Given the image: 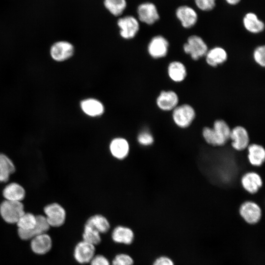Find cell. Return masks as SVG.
Returning <instances> with one entry per match:
<instances>
[{
  "mask_svg": "<svg viewBox=\"0 0 265 265\" xmlns=\"http://www.w3.org/2000/svg\"><path fill=\"white\" fill-rule=\"evenodd\" d=\"M194 3L198 9L202 11H210L216 5V0H194Z\"/></svg>",
  "mask_w": 265,
  "mask_h": 265,
  "instance_id": "cell-32",
  "label": "cell"
},
{
  "mask_svg": "<svg viewBox=\"0 0 265 265\" xmlns=\"http://www.w3.org/2000/svg\"><path fill=\"white\" fill-rule=\"evenodd\" d=\"M81 110L86 115L91 117L101 116L105 111L103 104L95 98H87L83 100L80 103Z\"/></svg>",
  "mask_w": 265,
  "mask_h": 265,
  "instance_id": "cell-18",
  "label": "cell"
},
{
  "mask_svg": "<svg viewBox=\"0 0 265 265\" xmlns=\"http://www.w3.org/2000/svg\"><path fill=\"white\" fill-rule=\"evenodd\" d=\"M50 228V226L44 215H36V224L31 231L32 238L37 235L47 233Z\"/></svg>",
  "mask_w": 265,
  "mask_h": 265,
  "instance_id": "cell-30",
  "label": "cell"
},
{
  "mask_svg": "<svg viewBox=\"0 0 265 265\" xmlns=\"http://www.w3.org/2000/svg\"><path fill=\"white\" fill-rule=\"evenodd\" d=\"M241 184L245 190L250 194L258 192L263 185L260 175L257 172L250 171L245 173L241 178Z\"/></svg>",
  "mask_w": 265,
  "mask_h": 265,
  "instance_id": "cell-16",
  "label": "cell"
},
{
  "mask_svg": "<svg viewBox=\"0 0 265 265\" xmlns=\"http://www.w3.org/2000/svg\"><path fill=\"white\" fill-rule=\"evenodd\" d=\"M111 238L116 243L129 245L133 240L134 233L130 228L119 225L113 229Z\"/></svg>",
  "mask_w": 265,
  "mask_h": 265,
  "instance_id": "cell-24",
  "label": "cell"
},
{
  "mask_svg": "<svg viewBox=\"0 0 265 265\" xmlns=\"http://www.w3.org/2000/svg\"><path fill=\"white\" fill-rule=\"evenodd\" d=\"M239 213L246 223L252 225L257 223L262 217L260 207L257 203L252 201H246L242 203L239 208Z\"/></svg>",
  "mask_w": 265,
  "mask_h": 265,
  "instance_id": "cell-6",
  "label": "cell"
},
{
  "mask_svg": "<svg viewBox=\"0 0 265 265\" xmlns=\"http://www.w3.org/2000/svg\"><path fill=\"white\" fill-rule=\"evenodd\" d=\"M138 18L141 22L151 25L159 19V14L156 5L151 2L139 4L137 8Z\"/></svg>",
  "mask_w": 265,
  "mask_h": 265,
  "instance_id": "cell-11",
  "label": "cell"
},
{
  "mask_svg": "<svg viewBox=\"0 0 265 265\" xmlns=\"http://www.w3.org/2000/svg\"><path fill=\"white\" fill-rule=\"evenodd\" d=\"M36 222V216L29 212H24L16 223L18 227V233L23 240L32 238L31 231L34 228Z\"/></svg>",
  "mask_w": 265,
  "mask_h": 265,
  "instance_id": "cell-10",
  "label": "cell"
},
{
  "mask_svg": "<svg viewBox=\"0 0 265 265\" xmlns=\"http://www.w3.org/2000/svg\"><path fill=\"white\" fill-rule=\"evenodd\" d=\"M24 212L22 202L5 200L0 205V214L4 221L9 224L16 223Z\"/></svg>",
  "mask_w": 265,
  "mask_h": 265,
  "instance_id": "cell-1",
  "label": "cell"
},
{
  "mask_svg": "<svg viewBox=\"0 0 265 265\" xmlns=\"http://www.w3.org/2000/svg\"><path fill=\"white\" fill-rule=\"evenodd\" d=\"M253 59L261 67L265 65V47L264 45L257 47L253 52Z\"/></svg>",
  "mask_w": 265,
  "mask_h": 265,
  "instance_id": "cell-31",
  "label": "cell"
},
{
  "mask_svg": "<svg viewBox=\"0 0 265 265\" xmlns=\"http://www.w3.org/2000/svg\"><path fill=\"white\" fill-rule=\"evenodd\" d=\"M85 223L92 226L100 234L106 233L110 227L108 219L104 215L99 214L90 216Z\"/></svg>",
  "mask_w": 265,
  "mask_h": 265,
  "instance_id": "cell-27",
  "label": "cell"
},
{
  "mask_svg": "<svg viewBox=\"0 0 265 265\" xmlns=\"http://www.w3.org/2000/svg\"><path fill=\"white\" fill-rule=\"evenodd\" d=\"M31 240L30 247L32 251L38 255L48 253L52 246V240L47 233L34 237Z\"/></svg>",
  "mask_w": 265,
  "mask_h": 265,
  "instance_id": "cell-19",
  "label": "cell"
},
{
  "mask_svg": "<svg viewBox=\"0 0 265 265\" xmlns=\"http://www.w3.org/2000/svg\"><path fill=\"white\" fill-rule=\"evenodd\" d=\"M95 246L82 240L76 245L74 257L76 261L80 264L89 263L95 255Z\"/></svg>",
  "mask_w": 265,
  "mask_h": 265,
  "instance_id": "cell-13",
  "label": "cell"
},
{
  "mask_svg": "<svg viewBox=\"0 0 265 265\" xmlns=\"http://www.w3.org/2000/svg\"><path fill=\"white\" fill-rule=\"evenodd\" d=\"M179 99L174 91H162L158 96L156 104L158 107L163 111L173 110L178 105Z\"/></svg>",
  "mask_w": 265,
  "mask_h": 265,
  "instance_id": "cell-15",
  "label": "cell"
},
{
  "mask_svg": "<svg viewBox=\"0 0 265 265\" xmlns=\"http://www.w3.org/2000/svg\"><path fill=\"white\" fill-rule=\"evenodd\" d=\"M212 128L216 141V146L225 145L230 139L231 129L229 126L223 120L218 119L214 121Z\"/></svg>",
  "mask_w": 265,
  "mask_h": 265,
  "instance_id": "cell-17",
  "label": "cell"
},
{
  "mask_svg": "<svg viewBox=\"0 0 265 265\" xmlns=\"http://www.w3.org/2000/svg\"><path fill=\"white\" fill-rule=\"evenodd\" d=\"M175 16L185 28H190L197 23L198 15L196 10L187 5L178 6L175 11Z\"/></svg>",
  "mask_w": 265,
  "mask_h": 265,
  "instance_id": "cell-8",
  "label": "cell"
},
{
  "mask_svg": "<svg viewBox=\"0 0 265 265\" xmlns=\"http://www.w3.org/2000/svg\"><path fill=\"white\" fill-rule=\"evenodd\" d=\"M137 140L139 144L144 146L151 145L154 142L153 135L148 131L140 132L137 136Z\"/></svg>",
  "mask_w": 265,
  "mask_h": 265,
  "instance_id": "cell-34",
  "label": "cell"
},
{
  "mask_svg": "<svg viewBox=\"0 0 265 265\" xmlns=\"http://www.w3.org/2000/svg\"><path fill=\"white\" fill-rule=\"evenodd\" d=\"M133 260L130 255L121 253L116 255L111 265H133Z\"/></svg>",
  "mask_w": 265,
  "mask_h": 265,
  "instance_id": "cell-33",
  "label": "cell"
},
{
  "mask_svg": "<svg viewBox=\"0 0 265 265\" xmlns=\"http://www.w3.org/2000/svg\"><path fill=\"white\" fill-rule=\"evenodd\" d=\"M2 195L5 200L22 202L26 196L24 187L16 183H11L6 185L2 191Z\"/></svg>",
  "mask_w": 265,
  "mask_h": 265,
  "instance_id": "cell-22",
  "label": "cell"
},
{
  "mask_svg": "<svg viewBox=\"0 0 265 265\" xmlns=\"http://www.w3.org/2000/svg\"><path fill=\"white\" fill-rule=\"evenodd\" d=\"M15 171L12 161L5 155L0 153V183H6Z\"/></svg>",
  "mask_w": 265,
  "mask_h": 265,
  "instance_id": "cell-26",
  "label": "cell"
},
{
  "mask_svg": "<svg viewBox=\"0 0 265 265\" xmlns=\"http://www.w3.org/2000/svg\"><path fill=\"white\" fill-rule=\"evenodd\" d=\"M184 52L190 55L194 60H197L205 55L208 48L207 44L202 37L198 35H192L187 39L183 45Z\"/></svg>",
  "mask_w": 265,
  "mask_h": 265,
  "instance_id": "cell-3",
  "label": "cell"
},
{
  "mask_svg": "<svg viewBox=\"0 0 265 265\" xmlns=\"http://www.w3.org/2000/svg\"><path fill=\"white\" fill-rule=\"evenodd\" d=\"M247 159L251 165L258 167L261 166L265 160V149L260 144L252 143L247 148Z\"/></svg>",
  "mask_w": 265,
  "mask_h": 265,
  "instance_id": "cell-21",
  "label": "cell"
},
{
  "mask_svg": "<svg viewBox=\"0 0 265 265\" xmlns=\"http://www.w3.org/2000/svg\"><path fill=\"white\" fill-rule=\"evenodd\" d=\"M232 148L238 151L247 149L249 145V135L246 129L241 126H237L231 130L230 139Z\"/></svg>",
  "mask_w": 265,
  "mask_h": 265,
  "instance_id": "cell-9",
  "label": "cell"
},
{
  "mask_svg": "<svg viewBox=\"0 0 265 265\" xmlns=\"http://www.w3.org/2000/svg\"><path fill=\"white\" fill-rule=\"evenodd\" d=\"M195 116L194 108L188 104L178 105L172 110L173 121L176 126L181 128L188 127L194 121Z\"/></svg>",
  "mask_w": 265,
  "mask_h": 265,
  "instance_id": "cell-2",
  "label": "cell"
},
{
  "mask_svg": "<svg viewBox=\"0 0 265 265\" xmlns=\"http://www.w3.org/2000/svg\"><path fill=\"white\" fill-rule=\"evenodd\" d=\"M120 36L125 39H131L135 36L139 30L138 20L131 15L121 17L117 21Z\"/></svg>",
  "mask_w": 265,
  "mask_h": 265,
  "instance_id": "cell-7",
  "label": "cell"
},
{
  "mask_svg": "<svg viewBox=\"0 0 265 265\" xmlns=\"http://www.w3.org/2000/svg\"><path fill=\"white\" fill-rule=\"evenodd\" d=\"M74 53L72 44L65 40H59L53 43L50 49L52 58L57 62L65 61L71 57Z\"/></svg>",
  "mask_w": 265,
  "mask_h": 265,
  "instance_id": "cell-5",
  "label": "cell"
},
{
  "mask_svg": "<svg viewBox=\"0 0 265 265\" xmlns=\"http://www.w3.org/2000/svg\"><path fill=\"white\" fill-rule=\"evenodd\" d=\"M242 24L247 31L253 34L260 33L265 29L264 22L253 12H247L244 15L242 19Z\"/></svg>",
  "mask_w": 265,
  "mask_h": 265,
  "instance_id": "cell-20",
  "label": "cell"
},
{
  "mask_svg": "<svg viewBox=\"0 0 265 265\" xmlns=\"http://www.w3.org/2000/svg\"><path fill=\"white\" fill-rule=\"evenodd\" d=\"M105 8L113 15H121L126 8V0H104Z\"/></svg>",
  "mask_w": 265,
  "mask_h": 265,
  "instance_id": "cell-28",
  "label": "cell"
},
{
  "mask_svg": "<svg viewBox=\"0 0 265 265\" xmlns=\"http://www.w3.org/2000/svg\"><path fill=\"white\" fill-rule=\"evenodd\" d=\"M224 1L230 5H236L238 4L241 0H224Z\"/></svg>",
  "mask_w": 265,
  "mask_h": 265,
  "instance_id": "cell-37",
  "label": "cell"
},
{
  "mask_svg": "<svg viewBox=\"0 0 265 265\" xmlns=\"http://www.w3.org/2000/svg\"><path fill=\"white\" fill-rule=\"evenodd\" d=\"M45 216L50 227H58L65 222L66 213L64 208L57 203L46 206L44 209Z\"/></svg>",
  "mask_w": 265,
  "mask_h": 265,
  "instance_id": "cell-4",
  "label": "cell"
},
{
  "mask_svg": "<svg viewBox=\"0 0 265 265\" xmlns=\"http://www.w3.org/2000/svg\"><path fill=\"white\" fill-rule=\"evenodd\" d=\"M169 43L163 36L156 35L150 40L148 46V52L154 58H160L168 53Z\"/></svg>",
  "mask_w": 265,
  "mask_h": 265,
  "instance_id": "cell-12",
  "label": "cell"
},
{
  "mask_svg": "<svg viewBox=\"0 0 265 265\" xmlns=\"http://www.w3.org/2000/svg\"><path fill=\"white\" fill-rule=\"evenodd\" d=\"M153 265H174L173 261L167 256H160L157 258Z\"/></svg>",
  "mask_w": 265,
  "mask_h": 265,
  "instance_id": "cell-36",
  "label": "cell"
},
{
  "mask_svg": "<svg viewBox=\"0 0 265 265\" xmlns=\"http://www.w3.org/2000/svg\"><path fill=\"white\" fill-rule=\"evenodd\" d=\"M205 56L207 64L213 67L224 63L228 58L227 52L220 47H215L208 50Z\"/></svg>",
  "mask_w": 265,
  "mask_h": 265,
  "instance_id": "cell-23",
  "label": "cell"
},
{
  "mask_svg": "<svg viewBox=\"0 0 265 265\" xmlns=\"http://www.w3.org/2000/svg\"><path fill=\"white\" fill-rule=\"evenodd\" d=\"M167 74L169 78L173 81L180 82L186 77L187 71L185 65L179 61L170 62L167 67Z\"/></svg>",
  "mask_w": 265,
  "mask_h": 265,
  "instance_id": "cell-25",
  "label": "cell"
},
{
  "mask_svg": "<svg viewBox=\"0 0 265 265\" xmlns=\"http://www.w3.org/2000/svg\"><path fill=\"white\" fill-rule=\"evenodd\" d=\"M130 146L128 141L122 137L112 139L109 145L111 155L117 159H126L129 155Z\"/></svg>",
  "mask_w": 265,
  "mask_h": 265,
  "instance_id": "cell-14",
  "label": "cell"
},
{
  "mask_svg": "<svg viewBox=\"0 0 265 265\" xmlns=\"http://www.w3.org/2000/svg\"><path fill=\"white\" fill-rule=\"evenodd\" d=\"M82 240L95 246L101 241V234L92 226L85 223L82 234Z\"/></svg>",
  "mask_w": 265,
  "mask_h": 265,
  "instance_id": "cell-29",
  "label": "cell"
},
{
  "mask_svg": "<svg viewBox=\"0 0 265 265\" xmlns=\"http://www.w3.org/2000/svg\"><path fill=\"white\" fill-rule=\"evenodd\" d=\"M89 263L90 265H111L109 260L102 255H95Z\"/></svg>",
  "mask_w": 265,
  "mask_h": 265,
  "instance_id": "cell-35",
  "label": "cell"
}]
</instances>
